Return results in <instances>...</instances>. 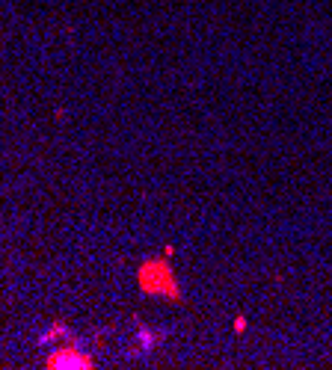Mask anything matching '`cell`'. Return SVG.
<instances>
[{"label":"cell","instance_id":"cell-5","mask_svg":"<svg viewBox=\"0 0 332 370\" xmlns=\"http://www.w3.org/2000/svg\"><path fill=\"white\" fill-rule=\"evenodd\" d=\"M246 329V317H237L234 320V332H237V335H240V332H244Z\"/></svg>","mask_w":332,"mask_h":370},{"label":"cell","instance_id":"cell-2","mask_svg":"<svg viewBox=\"0 0 332 370\" xmlns=\"http://www.w3.org/2000/svg\"><path fill=\"white\" fill-rule=\"evenodd\" d=\"M45 367L48 370H92L95 367V358L89 353H80V350H77V337H74L71 344L53 350V353L45 358Z\"/></svg>","mask_w":332,"mask_h":370},{"label":"cell","instance_id":"cell-3","mask_svg":"<svg viewBox=\"0 0 332 370\" xmlns=\"http://www.w3.org/2000/svg\"><path fill=\"white\" fill-rule=\"evenodd\" d=\"M160 341H163L160 332H152V329L140 326V329H137V337H134V347H137V353L140 355H152L160 347Z\"/></svg>","mask_w":332,"mask_h":370},{"label":"cell","instance_id":"cell-1","mask_svg":"<svg viewBox=\"0 0 332 370\" xmlns=\"http://www.w3.org/2000/svg\"><path fill=\"white\" fill-rule=\"evenodd\" d=\"M137 285L145 296H155V299H169V302H181V287L175 279L169 261L163 258H148L142 261L137 269Z\"/></svg>","mask_w":332,"mask_h":370},{"label":"cell","instance_id":"cell-4","mask_svg":"<svg viewBox=\"0 0 332 370\" xmlns=\"http://www.w3.org/2000/svg\"><path fill=\"white\" fill-rule=\"evenodd\" d=\"M63 335H69V329H66L63 323H53L48 332H42V335H39V347H45V344H51L53 337H63Z\"/></svg>","mask_w":332,"mask_h":370}]
</instances>
